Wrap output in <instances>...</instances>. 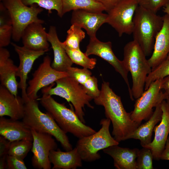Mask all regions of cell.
Listing matches in <instances>:
<instances>
[{
    "mask_svg": "<svg viewBox=\"0 0 169 169\" xmlns=\"http://www.w3.org/2000/svg\"><path fill=\"white\" fill-rule=\"evenodd\" d=\"M94 99L96 105L104 107L105 116L112 124V135L118 142L128 139L141 125L132 120L131 112L126 111L120 97L113 91L109 82H103L99 96Z\"/></svg>",
    "mask_w": 169,
    "mask_h": 169,
    "instance_id": "1",
    "label": "cell"
},
{
    "mask_svg": "<svg viewBox=\"0 0 169 169\" xmlns=\"http://www.w3.org/2000/svg\"><path fill=\"white\" fill-rule=\"evenodd\" d=\"M37 100L28 97L23 100L24 111L22 121L31 130L53 136L66 151L72 150V146L66 133L60 128L49 114L41 111Z\"/></svg>",
    "mask_w": 169,
    "mask_h": 169,
    "instance_id": "2",
    "label": "cell"
},
{
    "mask_svg": "<svg viewBox=\"0 0 169 169\" xmlns=\"http://www.w3.org/2000/svg\"><path fill=\"white\" fill-rule=\"evenodd\" d=\"M42 92V96L39 99L40 103L65 133L80 138L96 132L83 123L75 111L68 108L64 104L57 102L49 95Z\"/></svg>",
    "mask_w": 169,
    "mask_h": 169,
    "instance_id": "3",
    "label": "cell"
},
{
    "mask_svg": "<svg viewBox=\"0 0 169 169\" xmlns=\"http://www.w3.org/2000/svg\"><path fill=\"white\" fill-rule=\"evenodd\" d=\"M133 40L141 48L146 56L153 49L156 37L163 24V18L140 6L133 18Z\"/></svg>",
    "mask_w": 169,
    "mask_h": 169,
    "instance_id": "4",
    "label": "cell"
},
{
    "mask_svg": "<svg viewBox=\"0 0 169 169\" xmlns=\"http://www.w3.org/2000/svg\"><path fill=\"white\" fill-rule=\"evenodd\" d=\"M146 56L140 46L133 40L124 46L122 61L131 73L132 82V94L136 99L143 93L146 79L151 71Z\"/></svg>",
    "mask_w": 169,
    "mask_h": 169,
    "instance_id": "5",
    "label": "cell"
},
{
    "mask_svg": "<svg viewBox=\"0 0 169 169\" xmlns=\"http://www.w3.org/2000/svg\"><path fill=\"white\" fill-rule=\"evenodd\" d=\"M56 86L52 88L54 84L43 88L42 92H45L52 96L56 95L65 99L73 105L75 111L84 123V113L83 111L85 106L93 109L90 103L93 99L86 92L82 85L73 78L68 76L57 80Z\"/></svg>",
    "mask_w": 169,
    "mask_h": 169,
    "instance_id": "6",
    "label": "cell"
},
{
    "mask_svg": "<svg viewBox=\"0 0 169 169\" xmlns=\"http://www.w3.org/2000/svg\"><path fill=\"white\" fill-rule=\"evenodd\" d=\"M111 121L106 118L102 119L101 127L95 133L81 138L77 141L76 147L82 161L92 162L100 158L99 151L109 146L118 145L119 142L111 136L109 130Z\"/></svg>",
    "mask_w": 169,
    "mask_h": 169,
    "instance_id": "7",
    "label": "cell"
},
{
    "mask_svg": "<svg viewBox=\"0 0 169 169\" xmlns=\"http://www.w3.org/2000/svg\"><path fill=\"white\" fill-rule=\"evenodd\" d=\"M8 11L12 22V38L18 42L25 28L33 23H43L44 20L38 17L43 11V8L33 5L28 6L21 0H0Z\"/></svg>",
    "mask_w": 169,
    "mask_h": 169,
    "instance_id": "8",
    "label": "cell"
},
{
    "mask_svg": "<svg viewBox=\"0 0 169 169\" xmlns=\"http://www.w3.org/2000/svg\"><path fill=\"white\" fill-rule=\"evenodd\" d=\"M162 79L152 82L136 99L134 110L131 112V118L134 122L141 124L143 120H148L153 112V108L166 100V96L161 89Z\"/></svg>",
    "mask_w": 169,
    "mask_h": 169,
    "instance_id": "9",
    "label": "cell"
},
{
    "mask_svg": "<svg viewBox=\"0 0 169 169\" xmlns=\"http://www.w3.org/2000/svg\"><path fill=\"white\" fill-rule=\"evenodd\" d=\"M138 6L137 0H120L107 12V23L115 29L119 37L132 33L133 18Z\"/></svg>",
    "mask_w": 169,
    "mask_h": 169,
    "instance_id": "10",
    "label": "cell"
},
{
    "mask_svg": "<svg viewBox=\"0 0 169 169\" xmlns=\"http://www.w3.org/2000/svg\"><path fill=\"white\" fill-rule=\"evenodd\" d=\"M69 75L66 72H61L54 69L51 66L50 57L45 56L43 62L33 74L32 78L28 82L26 90L28 97L37 100L38 92L41 89L54 83L58 79Z\"/></svg>",
    "mask_w": 169,
    "mask_h": 169,
    "instance_id": "11",
    "label": "cell"
},
{
    "mask_svg": "<svg viewBox=\"0 0 169 169\" xmlns=\"http://www.w3.org/2000/svg\"><path fill=\"white\" fill-rule=\"evenodd\" d=\"M85 53L88 56L90 55L98 56L111 65L123 79L127 86L130 99L132 100H134L128 80V75L129 72L123 61L119 59L114 53L111 42H101L96 37L90 38Z\"/></svg>",
    "mask_w": 169,
    "mask_h": 169,
    "instance_id": "12",
    "label": "cell"
},
{
    "mask_svg": "<svg viewBox=\"0 0 169 169\" xmlns=\"http://www.w3.org/2000/svg\"><path fill=\"white\" fill-rule=\"evenodd\" d=\"M33 138L31 151L33 153L31 164L37 169H50L51 163L49 159L50 152L56 150L57 145L53 136L48 133L31 130Z\"/></svg>",
    "mask_w": 169,
    "mask_h": 169,
    "instance_id": "13",
    "label": "cell"
},
{
    "mask_svg": "<svg viewBox=\"0 0 169 169\" xmlns=\"http://www.w3.org/2000/svg\"><path fill=\"white\" fill-rule=\"evenodd\" d=\"M11 44L18 54L19 59L16 76L20 78L18 87L21 89L22 97L25 100L28 97L26 93L27 87L26 82L28 74L35 60L47 52L34 51L13 43Z\"/></svg>",
    "mask_w": 169,
    "mask_h": 169,
    "instance_id": "14",
    "label": "cell"
},
{
    "mask_svg": "<svg viewBox=\"0 0 169 169\" xmlns=\"http://www.w3.org/2000/svg\"><path fill=\"white\" fill-rule=\"evenodd\" d=\"M162 111L160 124L155 127L154 139L149 144L142 147L149 148L151 151L153 159L158 161L164 150L169 134V108L165 100L161 103Z\"/></svg>",
    "mask_w": 169,
    "mask_h": 169,
    "instance_id": "15",
    "label": "cell"
},
{
    "mask_svg": "<svg viewBox=\"0 0 169 169\" xmlns=\"http://www.w3.org/2000/svg\"><path fill=\"white\" fill-rule=\"evenodd\" d=\"M107 14L94 13L83 9L73 11L71 19L72 24L84 29L90 38L95 37L96 33L104 23H107Z\"/></svg>",
    "mask_w": 169,
    "mask_h": 169,
    "instance_id": "16",
    "label": "cell"
},
{
    "mask_svg": "<svg viewBox=\"0 0 169 169\" xmlns=\"http://www.w3.org/2000/svg\"><path fill=\"white\" fill-rule=\"evenodd\" d=\"M21 39L23 46L30 50L46 52L49 50L48 33L42 23H33L29 24L24 29Z\"/></svg>",
    "mask_w": 169,
    "mask_h": 169,
    "instance_id": "17",
    "label": "cell"
},
{
    "mask_svg": "<svg viewBox=\"0 0 169 169\" xmlns=\"http://www.w3.org/2000/svg\"><path fill=\"white\" fill-rule=\"evenodd\" d=\"M24 101L22 97L15 96L5 87L0 86V116H7L13 120L22 119Z\"/></svg>",
    "mask_w": 169,
    "mask_h": 169,
    "instance_id": "18",
    "label": "cell"
},
{
    "mask_svg": "<svg viewBox=\"0 0 169 169\" xmlns=\"http://www.w3.org/2000/svg\"><path fill=\"white\" fill-rule=\"evenodd\" d=\"M9 51L4 47H0V80L1 85L17 96L18 83L16 77L18 67L10 58Z\"/></svg>",
    "mask_w": 169,
    "mask_h": 169,
    "instance_id": "19",
    "label": "cell"
},
{
    "mask_svg": "<svg viewBox=\"0 0 169 169\" xmlns=\"http://www.w3.org/2000/svg\"><path fill=\"white\" fill-rule=\"evenodd\" d=\"M163 18V25L156 37L152 54L148 60L152 69L163 60L169 53V15L165 13Z\"/></svg>",
    "mask_w": 169,
    "mask_h": 169,
    "instance_id": "20",
    "label": "cell"
},
{
    "mask_svg": "<svg viewBox=\"0 0 169 169\" xmlns=\"http://www.w3.org/2000/svg\"><path fill=\"white\" fill-rule=\"evenodd\" d=\"M139 150L120 147L118 145L109 146L103 150L111 156L114 166L117 169H136V159Z\"/></svg>",
    "mask_w": 169,
    "mask_h": 169,
    "instance_id": "21",
    "label": "cell"
},
{
    "mask_svg": "<svg viewBox=\"0 0 169 169\" xmlns=\"http://www.w3.org/2000/svg\"><path fill=\"white\" fill-rule=\"evenodd\" d=\"M48 37L54 53V59L52 67L57 71L67 72L73 63L62 45V42L59 40L54 26H51L49 27Z\"/></svg>",
    "mask_w": 169,
    "mask_h": 169,
    "instance_id": "22",
    "label": "cell"
},
{
    "mask_svg": "<svg viewBox=\"0 0 169 169\" xmlns=\"http://www.w3.org/2000/svg\"><path fill=\"white\" fill-rule=\"evenodd\" d=\"M19 120L0 117V135L11 142L23 139L33 140L31 130Z\"/></svg>",
    "mask_w": 169,
    "mask_h": 169,
    "instance_id": "23",
    "label": "cell"
},
{
    "mask_svg": "<svg viewBox=\"0 0 169 169\" xmlns=\"http://www.w3.org/2000/svg\"><path fill=\"white\" fill-rule=\"evenodd\" d=\"M56 150L51 151L49 155L52 169H75L82 166V160L76 147L66 152Z\"/></svg>",
    "mask_w": 169,
    "mask_h": 169,
    "instance_id": "24",
    "label": "cell"
},
{
    "mask_svg": "<svg viewBox=\"0 0 169 169\" xmlns=\"http://www.w3.org/2000/svg\"><path fill=\"white\" fill-rule=\"evenodd\" d=\"M161 104L155 107V111L149 120L143 124L141 125L129 136L128 139L139 140L142 147L149 144L152 141V136L154 128L162 118V111Z\"/></svg>",
    "mask_w": 169,
    "mask_h": 169,
    "instance_id": "25",
    "label": "cell"
},
{
    "mask_svg": "<svg viewBox=\"0 0 169 169\" xmlns=\"http://www.w3.org/2000/svg\"><path fill=\"white\" fill-rule=\"evenodd\" d=\"M63 15L71 10L83 9L94 13H101L105 9L94 0H61Z\"/></svg>",
    "mask_w": 169,
    "mask_h": 169,
    "instance_id": "26",
    "label": "cell"
},
{
    "mask_svg": "<svg viewBox=\"0 0 169 169\" xmlns=\"http://www.w3.org/2000/svg\"><path fill=\"white\" fill-rule=\"evenodd\" d=\"M65 40L62 42L64 48L70 49H79L80 42L85 38V33L80 27L72 24L67 31Z\"/></svg>",
    "mask_w": 169,
    "mask_h": 169,
    "instance_id": "27",
    "label": "cell"
},
{
    "mask_svg": "<svg viewBox=\"0 0 169 169\" xmlns=\"http://www.w3.org/2000/svg\"><path fill=\"white\" fill-rule=\"evenodd\" d=\"M66 52L73 63L82 66L83 68L93 69L95 67L97 60L96 58H90L82 52L80 49H70L64 48Z\"/></svg>",
    "mask_w": 169,
    "mask_h": 169,
    "instance_id": "28",
    "label": "cell"
},
{
    "mask_svg": "<svg viewBox=\"0 0 169 169\" xmlns=\"http://www.w3.org/2000/svg\"><path fill=\"white\" fill-rule=\"evenodd\" d=\"M169 75V53L165 59L153 69L147 75L145 81V89L156 80Z\"/></svg>",
    "mask_w": 169,
    "mask_h": 169,
    "instance_id": "29",
    "label": "cell"
},
{
    "mask_svg": "<svg viewBox=\"0 0 169 169\" xmlns=\"http://www.w3.org/2000/svg\"><path fill=\"white\" fill-rule=\"evenodd\" d=\"M33 140L23 139L11 142L8 154L23 160L31 150Z\"/></svg>",
    "mask_w": 169,
    "mask_h": 169,
    "instance_id": "30",
    "label": "cell"
},
{
    "mask_svg": "<svg viewBox=\"0 0 169 169\" xmlns=\"http://www.w3.org/2000/svg\"><path fill=\"white\" fill-rule=\"evenodd\" d=\"M25 5L31 6L36 5L38 7L48 11V13H52V10H55L58 15L61 18L64 15L61 0H21Z\"/></svg>",
    "mask_w": 169,
    "mask_h": 169,
    "instance_id": "31",
    "label": "cell"
},
{
    "mask_svg": "<svg viewBox=\"0 0 169 169\" xmlns=\"http://www.w3.org/2000/svg\"><path fill=\"white\" fill-rule=\"evenodd\" d=\"M153 157L151 150L142 147L139 150L136 159V169H153Z\"/></svg>",
    "mask_w": 169,
    "mask_h": 169,
    "instance_id": "32",
    "label": "cell"
},
{
    "mask_svg": "<svg viewBox=\"0 0 169 169\" xmlns=\"http://www.w3.org/2000/svg\"><path fill=\"white\" fill-rule=\"evenodd\" d=\"M67 72L69 76L73 78L81 85L92 75L91 72L88 69H79L72 66L68 69Z\"/></svg>",
    "mask_w": 169,
    "mask_h": 169,
    "instance_id": "33",
    "label": "cell"
},
{
    "mask_svg": "<svg viewBox=\"0 0 169 169\" xmlns=\"http://www.w3.org/2000/svg\"><path fill=\"white\" fill-rule=\"evenodd\" d=\"M98 80L95 76H91L82 85L86 93L93 99L98 97L100 90L98 88Z\"/></svg>",
    "mask_w": 169,
    "mask_h": 169,
    "instance_id": "34",
    "label": "cell"
},
{
    "mask_svg": "<svg viewBox=\"0 0 169 169\" xmlns=\"http://www.w3.org/2000/svg\"><path fill=\"white\" fill-rule=\"evenodd\" d=\"M139 5L156 13L168 4V0H137Z\"/></svg>",
    "mask_w": 169,
    "mask_h": 169,
    "instance_id": "35",
    "label": "cell"
},
{
    "mask_svg": "<svg viewBox=\"0 0 169 169\" xmlns=\"http://www.w3.org/2000/svg\"><path fill=\"white\" fill-rule=\"evenodd\" d=\"M13 36L12 25H4L0 26V47H4L10 43Z\"/></svg>",
    "mask_w": 169,
    "mask_h": 169,
    "instance_id": "36",
    "label": "cell"
},
{
    "mask_svg": "<svg viewBox=\"0 0 169 169\" xmlns=\"http://www.w3.org/2000/svg\"><path fill=\"white\" fill-rule=\"evenodd\" d=\"M7 168L8 169H27L23 160L12 155L6 156Z\"/></svg>",
    "mask_w": 169,
    "mask_h": 169,
    "instance_id": "37",
    "label": "cell"
},
{
    "mask_svg": "<svg viewBox=\"0 0 169 169\" xmlns=\"http://www.w3.org/2000/svg\"><path fill=\"white\" fill-rule=\"evenodd\" d=\"M0 26L4 25H12L9 13L1 1L0 3Z\"/></svg>",
    "mask_w": 169,
    "mask_h": 169,
    "instance_id": "38",
    "label": "cell"
},
{
    "mask_svg": "<svg viewBox=\"0 0 169 169\" xmlns=\"http://www.w3.org/2000/svg\"><path fill=\"white\" fill-rule=\"evenodd\" d=\"M11 143L10 141L0 135V157L8 155Z\"/></svg>",
    "mask_w": 169,
    "mask_h": 169,
    "instance_id": "39",
    "label": "cell"
},
{
    "mask_svg": "<svg viewBox=\"0 0 169 169\" xmlns=\"http://www.w3.org/2000/svg\"><path fill=\"white\" fill-rule=\"evenodd\" d=\"M100 3L104 7L105 11L108 12L113 9L120 0H94Z\"/></svg>",
    "mask_w": 169,
    "mask_h": 169,
    "instance_id": "40",
    "label": "cell"
},
{
    "mask_svg": "<svg viewBox=\"0 0 169 169\" xmlns=\"http://www.w3.org/2000/svg\"><path fill=\"white\" fill-rule=\"evenodd\" d=\"M161 89V90L164 89L165 90L164 93L166 97L169 96V75L162 79Z\"/></svg>",
    "mask_w": 169,
    "mask_h": 169,
    "instance_id": "41",
    "label": "cell"
},
{
    "mask_svg": "<svg viewBox=\"0 0 169 169\" xmlns=\"http://www.w3.org/2000/svg\"><path fill=\"white\" fill-rule=\"evenodd\" d=\"M160 159L169 160V136L168 137L165 148L160 156Z\"/></svg>",
    "mask_w": 169,
    "mask_h": 169,
    "instance_id": "42",
    "label": "cell"
},
{
    "mask_svg": "<svg viewBox=\"0 0 169 169\" xmlns=\"http://www.w3.org/2000/svg\"><path fill=\"white\" fill-rule=\"evenodd\" d=\"M7 155L0 157V169H5L7 168Z\"/></svg>",
    "mask_w": 169,
    "mask_h": 169,
    "instance_id": "43",
    "label": "cell"
},
{
    "mask_svg": "<svg viewBox=\"0 0 169 169\" xmlns=\"http://www.w3.org/2000/svg\"><path fill=\"white\" fill-rule=\"evenodd\" d=\"M164 12L166 14L169 15V5L167 4L164 7Z\"/></svg>",
    "mask_w": 169,
    "mask_h": 169,
    "instance_id": "44",
    "label": "cell"
},
{
    "mask_svg": "<svg viewBox=\"0 0 169 169\" xmlns=\"http://www.w3.org/2000/svg\"><path fill=\"white\" fill-rule=\"evenodd\" d=\"M165 100L169 108V96H167Z\"/></svg>",
    "mask_w": 169,
    "mask_h": 169,
    "instance_id": "45",
    "label": "cell"
},
{
    "mask_svg": "<svg viewBox=\"0 0 169 169\" xmlns=\"http://www.w3.org/2000/svg\"><path fill=\"white\" fill-rule=\"evenodd\" d=\"M168 4L169 5V0H168Z\"/></svg>",
    "mask_w": 169,
    "mask_h": 169,
    "instance_id": "46",
    "label": "cell"
},
{
    "mask_svg": "<svg viewBox=\"0 0 169 169\" xmlns=\"http://www.w3.org/2000/svg\"></svg>",
    "mask_w": 169,
    "mask_h": 169,
    "instance_id": "47",
    "label": "cell"
}]
</instances>
